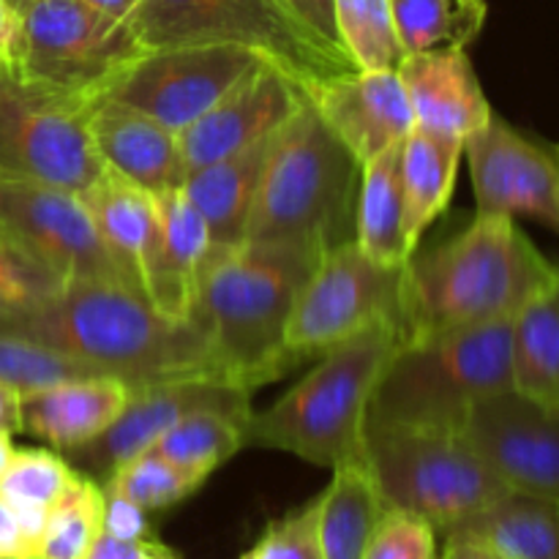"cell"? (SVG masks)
<instances>
[{
    "instance_id": "obj_38",
    "label": "cell",
    "mask_w": 559,
    "mask_h": 559,
    "mask_svg": "<svg viewBox=\"0 0 559 559\" xmlns=\"http://www.w3.org/2000/svg\"><path fill=\"white\" fill-rule=\"evenodd\" d=\"M360 559H437V530L415 513L388 508Z\"/></svg>"
},
{
    "instance_id": "obj_12",
    "label": "cell",
    "mask_w": 559,
    "mask_h": 559,
    "mask_svg": "<svg viewBox=\"0 0 559 559\" xmlns=\"http://www.w3.org/2000/svg\"><path fill=\"white\" fill-rule=\"evenodd\" d=\"M402 282L404 267L380 265L355 240L325 251L293 306L287 353L300 364L371 325H402Z\"/></svg>"
},
{
    "instance_id": "obj_4",
    "label": "cell",
    "mask_w": 559,
    "mask_h": 559,
    "mask_svg": "<svg viewBox=\"0 0 559 559\" xmlns=\"http://www.w3.org/2000/svg\"><path fill=\"white\" fill-rule=\"evenodd\" d=\"M360 164L309 102L273 134L251 207L249 243L322 257L355 240Z\"/></svg>"
},
{
    "instance_id": "obj_35",
    "label": "cell",
    "mask_w": 559,
    "mask_h": 559,
    "mask_svg": "<svg viewBox=\"0 0 559 559\" xmlns=\"http://www.w3.org/2000/svg\"><path fill=\"white\" fill-rule=\"evenodd\" d=\"M205 480L167 462L156 451H145L115 469L102 484L104 491L134 502L142 511H164L194 495Z\"/></svg>"
},
{
    "instance_id": "obj_18",
    "label": "cell",
    "mask_w": 559,
    "mask_h": 559,
    "mask_svg": "<svg viewBox=\"0 0 559 559\" xmlns=\"http://www.w3.org/2000/svg\"><path fill=\"white\" fill-rule=\"evenodd\" d=\"M304 96L360 167L388 147L402 145L415 129L399 71H349L309 87Z\"/></svg>"
},
{
    "instance_id": "obj_29",
    "label": "cell",
    "mask_w": 559,
    "mask_h": 559,
    "mask_svg": "<svg viewBox=\"0 0 559 559\" xmlns=\"http://www.w3.org/2000/svg\"><path fill=\"white\" fill-rule=\"evenodd\" d=\"M513 391L559 407V276L513 317Z\"/></svg>"
},
{
    "instance_id": "obj_43",
    "label": "cell",
    "mask_w": 559,
    "mask_h": 559,
    "mask_svg": "<svg viewBox=\"0 0 559 559\" xmlns=\"http://www.w3.org/2000/svg\"><path fill=\"white\" fill-rule=\"evenodd\" d=\"M442 559H508L497 549L486 546L484 540L469 538V535H445V549H442Z\"/></svg>"
},
{
    "instance_id": "obj_11",
    "label": "cell",
    "mask_w": 559,
    "mask_h": 559,
    "mask_svg": "<svg viewBox=\"0 0 559 559\" xmlns=\"http://www.w3.org/2000/svg\"><path fill=\"white\" fill-rule=\"evenodd\" d=\"M0 246L55 289L82 282L129 287L85 200L74 191L0 178Z\"/></svg>"
},
{
    "instance_id": "obj_3",
    "label": "cell",
    "mask_w": 559,
    "mask_h": 559,
    "mask_svg": "<svg viewBox=\"0 0 559 559\" xmlns=\"http://www.w3.org/2000/svg\"><path fill=\"white\" fill-rule=\"evenodd\" d=\"M317 262L320 257L298 246H213L197 278L189 320L205 333L224 380L254 391L295 369L298 360L284 338Z\"/></svg>"
},
{
    "instance_id": "obj_32",
    "label": "cell",
    "mask_w": 559,
    "mask_h": 559,
    "mask_svg": "<svg viewBox=\"0 0 559 559\" xmlns=\"http://www.w3.org/2000/svg\"><path fill=\"white\" fill-rule=\"evenodd\" d=\"M246 426H249L246 420L233 418V415L200 409V413L178 420L167 435L158 437L151 451L178 464L186 473H194L207 480L224 462L243 451Z\"/></svg>"
},
{
    "instance_id": "obj_42",
    "label": "cell",
    "mask_w": 559,
    "mask_h": 559,
    "mask_svg": "<svg viewBox=\"0 0 559 559\" xmlns=\"http://www.w3.org/2000/svg\"><path fill=\"white\" fill-rule=\"evenodd\" d=\"M38 540L25 527L16 508L0 495V559H36Z\"/></svg>"
},
{
    "instance_id": "obj_41",
    "label": "cell",
    "mask_w": 559,
    "mask_h": 559,
    "mask_svg": "<svg viewBox=\"0 0 559 559\" xmlns=\"http://www.w3.org/2000/svg\"><path fill=\"white\" fill-rule=\"evenodd\" d=\"M295 16L306 25V31L314 33L322 44H325L331 52L347 58V52L342 49L336 33V16H333V0H282ZM349 60V58H347ZM353 63V60H349Z\"/></svg>"
},
{
    "instance_id": "obj_48",
    "label": "cell",
    "mask_w": 559,
    "mask_h": 559,
    "mask_svg": "<svg viewBox=\"0 0 559 559\" xmlns=\"http://www.w3.org/2000/svg\"><path fill=\"white\" fill-rule=\"evenodd\" d=\"M14 442H11V435H5V431H0V478H3V473L9 469L11 459H14Z\"/></svg>"
},
{
    "instance_id": "obj_51",
    "label": "cell",
    "mask_w": 559,
    "mask_h": 559,
    "mask_svg": "<svg viewBox=\"0 0 559 559\" xmlns=\"http://www.w3.org/2000/svg\"><path fill=\"white\" fill-rule=\"evenodd\" d=\"M240 559H257V555H254V549H251V551H246V555H243V557H240Z\"/></svg>"
},
{
    "instance_id": "obj_24",
    "label": "cell",
    "mask_w": 559,
    "mask_h": 559,
    "mask_svg": "<svg viewBox=\"0 0 559 559\" xmlns=\"http://www.w3.org/2000/svg\"><path fill=\"white\" fill-rule=\"evenodd\" d=\"M271 140L254 142L227 158L186 175L183 191L211 229L213 246H238L246 240L251 207L260 189Z\"/></svg>"
},
{
    "instance_id": "obj_34",
    "label": "cell",
    "mask_w": 559,
    "mask_h": 559,
    "mask_svg": "<svg viewBox=\"0 0 559 559\" xmlns=\"http://www.w3.org/2000/svg\"><path fill=\"white\" fill-rule=\"evenodd\" d=\"M104 533V489L80 475L69 495L49 511L36 559H85Z\"/></svg>"
},
{
    "instance_id": "obj_9",
    "label": "cell",
    "mask_w": 559,
    "mask_h": 559,
    "mask_svg": "<svg viewBox=\"0 0 559 559\" xmlns=\"http://www.w3.org/2000/svg\"><path fill=\"white\" fill-rule=\"evenodd\" d=\"M142 52L129 22L82 0H36L20 11L9 71L41 91L98 104Z\"/></svg>"
},
{
    "instance_id": "obj_28",
    "label": "cell",
    "mask_w": 559,
    "mask_h": 559,
    "mask_svg": "<svg viewBox=\"0 0 559 559\" xmlns=\"http://www.w3.org/2000/svg\"><path fill=\"white\" fill-rule=\"evenodd\" d=\"M453 533L484 540L508 559H559V500L508 491Z\"/></svg>"
},
{
    "instance_id": "obj_19",
    "label": "cell",
    "mask_w": 559,
    "mask_h": 559,
    "mask_svg": "<svg viewBox=\"0 0 559 559\" xmlns=\"http://www.w3.org/2000/svg\"><path fill=\"white\" fill-rule=\"evenodd\" d=\"M399 80L407 91L415 129L426 134L464 142L495 115L467 49L407 55L399 66Z\"/></svg>"
},
{
    "instance_id": "obj_31",
    "label": "cell",
    "mask_w": 559,
    "mask_h": 559,
    "mask_svg": "<svg viewBox=\"0 0 559 559\" xmlns=\"http://www.w3.org/2000/svg\"><path fill=\"white\" fill-rule=\"evenodd\" d=\"M80 475L69 459L58 456L55 451L16 448L9 469L0 478V495L16 508L33 538L41 540L49 511L69 495Z\"/></svg>"
},
{
    "instance_id": "obj_25",
    "label": "cell",
    "mask_w": 559,
    "mask_h": 559,
    "mask_svg": "<svg viewBox=\"0 0 559 559\" xmlns=\"http://www.w3.org/2000/svg\"><path fill=\"white\" fill-rule=\"evenodd\" d=\"M317 506L325 559L364 557L371 535L388 513V502L366 456L333 467L331 484L317 497Z\"/></svg>"
},
{
    "instance_id": "obj_47",
    "label": "cell",
    "mask_w": 559,
    "mask_h": 559,
    "mask_svg": "<svg viewBox=\"0 0 559 559\" xmlns=\"http://www.w3.org/2000/svg\"><path fill=\"white\" fill-rule=\"evenodd\" d=\"M85 5H91V9L102 11V14L112 16V20H120L126 22L131 16V11L140 5V0H82Z\"/></svg>"
},
{
    "instance_id": "obj_13",
    "label": "cell",
    "mask_w": 559,
    "mask_h": 559,
    "mask_svg": "<svg viewBox=\"0 0 559 559\" xmlns=\"http://www.w3.org/2000/svg\"><path fill=\"white\" fill-rule=\"evenodd\" d=\"M262 63L267 60L260 52L238 44L145 49L104 98L126 104L180 134Z\"/></svg>"
},
{
    "instance_id": "obj_37",
    "label": "cell",
    "mask_w": 559,
    "mask_h": 559,
    "mask_svg": "<svg viewBox=\"0 0 559 559\" xmlns=\"http://www.w3.org/2000/svg\"><path fill=\"white\" fill-rule=\"evenodd\" d=\"M257 559H325L320 540V506L306 502L298 511L267 524L254 546Z\"/></svg>"
},
{
    "instance_id": "obj_15",
    "label": "cell",
    "mask_w": 559,
    "mask_h": 559,
    "mask_svg": "<svg viewBox=\"0 0 559 559\" xmlns=\"http://www.w3.org/2000/svg\"><path fill=\"white\" fill-rule=\"evenodd\" d=\"M459 431L508 489L559 500V407L506 391L473 404Z\"/></svg>"
},
{
    "instance_id": "obj_8",
    "label": "cell",
    "mask_w": 559,
    "mask_h": 559,
    "mask_svg": "<svg viewBox=\"0 0 559 559\" xmlns=\"http://www.w3.org/2000/svg\"><path fill=\"white\" fill-rule=\"evenodd\" d=\"M366 459L388 508L442 535L511 491L456 429L366 426Z\"/></svg>"
},
{
    "instance_id": "obj_5",
    "label": "cell",
    "mask_w": 559,
    "mask_h": 559,
    "mask_svg": "<svg viewBox=\"0 0 559 559\" xmlns=\"http://www.w3.org/2000/svg\"><path fill=\"white\" fill-rule=\"evenodd\" d=\"M399 344L396 322H380L322 353L304 380L267 409H254L246 448H273L331 469L366 456L371 393Z\"/></svg>"
},
{
    "instance_id": "obj_33",
    "label": "cell",
    "mask_w": 559,
    "mask_h": 559,
    "mask_svg": "<svg viewBox=\"0 0 559 559\" xmlns=\"http://www.w3.org/2000/svg\"><path fill=\"white\" fill-rule=\"evenodd\" d=\"M342 49L358 71H399L407 58L399 41L393 0H333Z\"/></svg>"
},
{
    "instance_id": "obj_7",
    "label": "cell",
    "mask_w": 559,
    "mask_h": 559,
    "mask_svg": "<svg viewBox=\"0 0 559 559\" xmlns=\"http://www.w3.org/2000/svg\"><path fill=\"white\" fill-rule=\"evenodd\" d=\"M145 49L238 44L282 69L300 91L358 71L331 52L282 0H140L129 20Z\"/></svg>"
},
{
    "instance_id": "obj_36",
    "label": "cell",
    "mask_w": 559,
    "mask_h": 559,
    "mask_svg": "<svg viewBox=\"0 0 559 559\" xmlns=\"http://www.w3.org/2000/svg\"><path fill=\"white\" fill-rule=\"evenodd\" d=\"M74 377H102L87 369L80 360L60 355L33 338L0 331V382L16 388L20 393L38 391L55 382L74 380Z\"/></svg>"
},
{
    "instance_id": "obj_46",
    "label": "cell",
    "mask_w": 559,
    "mask_h": 559,
    "mask_svg": "<svg viewBox=\"0 0 559 559\" xmlns=\"http://www.w3.org/2000/svg\"><path fill=\"white\" fill-rule=\"evenodd\" d=\"M16 25H20V14L5 0H0V66H5V69L11 63V55H14Z\"/></svg>"
},
{
    "instance_id": "obj_45",
    "label": "cell",
    "mask_w": 559,
    "mask_h": 559,
    "mask_svg": "<svg viewBox=\"0 0 559 559\" xmlns=\"http://www.w3.org/2000/svg\"><path fill=\"white\" fill-rule=\"evenodd\" d=\"M0 431L22 435V393L0 382Z\"/></svg>"
},
{
    "instance_id": "obj_49",
    "label": "cell",
    "mask_w": 559,
    "mask_h": 559,
    "mask_svg": "<svg viewBox=\"0 0 559 559\" xmlns=\"http://www.w3.org/2000/svg\"><path fill=\"white\" fill-rule=\"evenodd\" d=\"M140 559H178V557H175L167 546L158 544V540H147L145 551H142Z\"/></svg>"
},
{
    "instance_id": "obj_10",
    "label": "cell",
    "mask_w": 559,
    "mask_h": 559,
    "mask_svg": "<svg viewBox=\"0 0 559 559\" xmlns=\"http://www.w3.org/2000/svg\"><path fill=\"white\" fill-rule=\"evenodd\" d=\"M93 109L96 104L27 85L0 66V178L85 194L104 173Z\"/></svg>"
},
{
    "instance_id": "obj_39",
    "label": "cell",
    "mask_w": 559,
    "mask_h": 559,
    "mask_svg": "<svg viewBox=\"0 0 559 559\" xmlns=\"http://www.w3.org/2000/svg\"><path fill=\"white\" fill-rule=\"evenodd\" d=\"M55 293L52 284L0 246V328Z\"/></svg>"
},
{
    "instance_id": "obj_40",
    "label": "cell",
    "mask_w": 559,
    "mask_h": 559,
    "mask_svg": "<svg viewBox=\"0 0 559 559\" xmlns=\"http://www.w3.org/2000/svg\"><path fill=\"white\" fill-rule=\"evenodd\" d=\"M104 533L118 540H134V544L153 540L147 511L109 491H104Z\"/></svg>"
},
{
    "instance_id": "obj_26",
    "label": "cell",
    "mask_w": 559,
    "mask_h": 559,
    "mask_svg": "<svg viewBox=\"0 0 559 559\" xmlns=\"http://www.w3.org/2000/svg\"><path fill=\"white\" fill-rule=\"evenodd\" d=\"M402 145L364 164L355 205V243L366 257L391 267H404L413 257L404 229Z\"/></svg>"
},
{
    "instance_id": "obj_17",
    "label": "cell",
    "mask_w": 559,
    "mask_h": 559,
    "mask_svg": "<svg viewBox=\"0 0 559 559\" xmlns=\"http://www.w3.org/2000/svg\"><path fill=\"white\" fill-rule=\"evenodd\" d=\"M304 102V91L282 69L262 63L200 120L180 131L186 175L273 136Z\"/></svg>"
},
{
    "instance_id": "obj_2",
    "label": "cell",
    "mask_w": 559,
    "mask_h": 559,
    "mask_svg": "<svg viewBox=\"0 0 559 559\" xmlns=\"http://www.w3.org/2000/svg\"><path fill=\"white\" fill-rule=\"evenodd\" d=\"M557 276L559 267L511 216H475L404 265L402 344L513 320Z\"/></svg>"
},
{
    "instance_id": "obj_14",
    "label": "cell",
    "mask_w": 559,
    "mask_h": 559,
    "mask_svg": "<svg viewBox=\"0 0 559 559\" xmlns=\"http://www.w3.org/2000/svg\"><path fill=\"white\" fill-rule=\"evenodd\" d=\"M475 216H530L559 235V145L527 136L500 115L464 140Z\"/></svg>"
},
{
    "instance_id": "obj_30",
    "label": "cell",
    "mask_w": 559,
    "mask_h": 559,
    "mask_svg": "<svg viewBox=\"0 0 559 559\" xmlns=\"http://www.w3.org/2000/svg\"><path fill=\"white\" fill-rule=\"evenodd\" d=\"M489 16L486 0H393L399 41L404 52L467 49Z\"/></svg>"
},
{
    "instance_id": "obj_22",
    "label": "cell",
    "mask_w": 559,
    "mask_h": 559,
    "mask_svg": "<svg viewBox=\"0 0 559 559\" xmlns=\"http://www.w3.org/2000/svg\"><path fill=\"white\" fill-rule=\"evenodd\" d=\"M158 211V249L145 278V298L169 320H189L197 278L213 249L211 229L183 186L153 197Z\"/></svg>"
},
{
    "instance_id": "obj_21",
    "label": "cell",
    "mask_w": 559,
    "mask_h": 559,
    "mask_svg": "<svg viewBox=\"0 0 559 559\" xmlns=\"http://www.w3.org/2000/svg\"><path fill=\"white\" fill-rule=\"evenodd\" d=\"M91 131L104 167L123 175L147 194L180 189L186 164L178 134L126 104L102 98L91 115Z\"/></svg>"
},
{
    "instance_id": "obj_23",
    "label": "cell",
    "mask_w": 559,
    "mask_h": 559,
    "mask_svg": "<svg viewBox=\"0 0 559 559\" xmlns=\"http://www.w3.org/2000/svg\"><path fill=\"white\" fill-rule=\"evenodd\" d=\"M82 200L129 287L145 295V278L158 249V211L153 194L104 167Z\"/></svg>"
},
{
    "instance_id": "obj_50",
    "label": "cell",
    "mask_w": 559,
    "mask_h": 559,
    "mask_svg": "<svg viewBox=\"0 0 559 559\" xmlns=\"http://www.w3.org/2000/svg\"><path fill=\"white\" fill-rule=\"evenodd\" d=\"M5 3H9L11 9H14L16 14H20V11H25L27 5H31V3H36V0H5Z\"/></svg>"
},
{
    "instance_id": "obj_6",
    "label": "cell",
    "mask_w": 559,
    "mask_h": 559,
    "mask_svg": "<svg viewBox=\"0 0 559 559\" xmlns=\"http://www.w3.org/2000/svg\"><path fill=\"white\" fill-rule=\"evenodd\" d=\"M513 320L399 344L369 402L366 426L456 429L480 399L513 391Z\"/></svg>"
},
{
    "instance_id": "obj_44",
    "label": "cell",
    "mask_w": 559,
    "mask_h": 559,
    "mask_svg": "<svg viewBox=\"0 0 559 559\" xmlns=\"http://www.w3.org/2000/svg\"><path fill=\"white\" fill-rule=\"evenodd\" d=\"M147 540L142 544H134V540H118L112 535L102 533L93 544V549L87 551L85 559H140L142 551H145Z\"/></svg>"
},
{
    "instance_id": "obj_27",
    "label": "cell",
    "mask_w": 559,
    "mask_h": 559,
    "mask_svg": "<svg viewBox=\"0 0 559 559\" xmlns=\"http://www.w3.org/2000/svg\"><path fill=\"white\" fill-rule=\"evenodd\" d=\"M464 142L451 136L426 134L413 129L402 145V186H404V229L409 249H418L426 229L445 213L456 189L459 162Z\"/></svg>"
},
{
    "instance_id": "obj_16",
    "label": "cell",
    "mask_w": 559,
    "mask_h": 559,
    "mask_svg": "<svg viewBox=\"0 0 559 559\" xmlns=\"http://www.w3.org/2000/svg\"><path fill=\"white\" fill-rule=\"evenodd\" d=\"M251 393L254 391L249 388L216 380L156 382V385L134 388L123 415L96 440L69 451V462L82 475L104 484L126 462L151 451L158 437L167 435L178 420L189 418L200 409L233 415V418L249 424V418L254 415Z\"/></svg>"
},
{
    "instance_id": "obj_20",
    "label": "cell",
    "mask_w": 559,
    "mask_h": 559,
    "mask_svg": "<svg viewBox=\"0 0 559 559\" xmlns=\"http://www.w3.org/2000/svg\"><path fill=\"white\" fill-rule=\"evenodd\" d=\"M134 385L120 377H74L22 393V431L69 453L123 415Z\"/></svg>"
},
{
    "instance_id": "obj_1",
    "label": "cell",
    "mask_w": 559,
    "mask_h": 559,
    "mask_svg": "<svg viewBox=\"0 0 559 559\" xmlns=\"http://www.w3.org/2000/svg\"><path fill=\"white\" fill-rule=\"evenodd\" d=\"M0 331L33 338L96 374L120 377L134 388L183 380L227 382L194 322L158 314L145 295L123 284L60 287Z\"/></svg>"
}]
</instances>
